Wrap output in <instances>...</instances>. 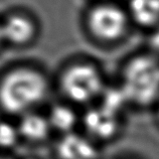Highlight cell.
<instances>
[{
	"label": "cell",
	"instance_id": "obj_1",
	"mask_svg": "<svg viewBox=\"0 0 159 159\" xmlns=\"http://www.w3.org/2000/svg\"><path fill=\"white\" fill-rule=\"evenodd\" d=\"M121 92L136 106L159 102V57L153 52H139L125 62Z\"/></svg>",
	"mask_w": 159,
	"mask_h": 159
},
{
	"label": "cell",
	"instance_id": "obj_2",
	"mask_svg": "<svg viewBox=\"0 0 159 159\" xmlns=\"http://www.w3.org/2000/svg\"><path fill=\"white\" fill-rule=\"evenodd\" d=\"M47 82L34 70L21 69L7 75L0 85V105L9 113H22L47 94Z\"/></svg>",
	"mask_w": 159,
	"mask_h": 159
},
{
	"label": "cell",
	"instance_id": "obj_3",
	"mask_svg": "<svg viewBox=\"0 0 159 159\" xmlns=\"http://www.w3.org/2000/svg\"><path fill=\"white\" fill-rule=\"evenodd\" d=\"M131 23L127 10L116 4L106 3L96 6L89 15L92 33L103 41L115 43L127 34Z\"/></svg>",
	"mask_w": 159,
	"mask_h": 159
},
{
	"label": "cell",
	"instance_id": "obj_4",
	"mask_svg": "<svg viewBox=\"0 0 159 159\" xmlns=\"http://www.w3.org/2000/svg\"><path fill=\"white\" fill-rule=\"evenodd\" d=\"M62 89L74 101L86 103L102 92L103 80L93 66L79 65L66 70L62 78Z\"/></svg>",
	"mask_w": 159,
	"mask_h": 159
},
{
	"label": "cell",
	"instance_id": "obj_5",
	"mask_svg": "<svg viewBox=\"0 0 159 159\" xmlns=\"http://www.w3.org/2000/svg\"><path fill=\"white\" fill-rule=\"evenodd\" d=\"M126 10L137 26L152 30L159 26V0H129Z\"/></svg>",
	"mask_w": 159,
	"mask_h": 159
},
{
	"label": "cell",
	"instance_id": "obj_6",
	"mask_svg": "<svg viewBox=\"0 0 159 159\" xmlns=\"http://www.w3.org/2000/svg\"><path fill=\"white\" fill-rule=\"evenodd\" d=\"M61 159H96L97 150L86 137L75 133H66L57 144Z\"/></svg>",
	"mask_w": 159,
	"mask_h": 159
},
{
	"label": "cell",
	"instance_id": "obj_7",
	"mask_svg": "<svg viewBox=\"0 0 159 159\" xmlns=\"http://www.w3.org/2000/svg\"><path fill=\"white\" fill-rule=\"evenodd\" d=\"M85 125L93 136L101 139L110 138L117 130L115 113L105 108L92 110L85 117Z\"/></svg>",
	"mask_w": 159,
	"mask_h": 159
},
{
	"label": "cell",
	"instance_id": "obj_8",
	"mask_svg": "<svg viewBox=\"0 0 159 159\" xmlns=\"http://www.w3.org/2000/svg\"><path fill=\"white\" fill-rule=\"evenodd\" d=\"M34 32L33 24L23 16L15 15L7 19L1 26L2 39L12 43H24L31 39Z\"/></svg>",
	"mask_w": 159,
	"mask_h": 159
},
{
	"label": "cell",
	"instance_id": "obj_9",
	"mask_svg": "<svg viewBox=\"0 0 159 159\" xmlns=\"http://www.w3.org/2000/svg\"><path fill=\"white\" fill-rule=\"evenodd\" d=\"M51 124L44 117L28 114L20 121L18 131L24 138L31 141H41L48 136Z\"/></svg>",
	"mask_w": 159,
	"mask_h": 159
},
{
	"label": "cell",
	"instance_id": "obj_10",
	"mask_svg": "<svg viewBox=\"0 0 159 159\" xmlns=\"http://www.w3.org/2000/svg\"><path fill=\"white\" fill-rule=\"evenodd\" d=\"M48 121L51 127L66 134L72 131L77 118L72 109L65 106H57L52 110Z\"/></svg>",
	"mask_w": 159,
	"mask_h": 159
},
{
	"label": "cell",
	"instance_id": "obj_11",
	"mask_svg": "<svg viewBox=\"0 0 159 159\" xmlns=\"http://www.w3.org/2000/svg\"><path fill=\"white\" fill-rule=\"evenodd\" d=\"M20 135L18 129L11 124L5 122L0 123V147L8 148L13 146Z\"/></svg>",
	"mask_w": 159,
	"mask_h": 159
},
{
	"label": "cell",
	"instance_id": "obj_12",
	"mask_svg": "<svg viewBox=\"0 0 159 159\" xmlns=\"http://www.w3.org/2000/svg\"><path fill=\"white\" fill-rule=\"evenodd\" d=\"M150 47H151V52L159 57V26L153 30V33L150 39Z\"/></svg>",
	"mask_w": 159,
	"mask_h": 159
},
{
	"label": "cell",
	"instance_id": "obj_13",
	"mask_svg": "<svg viewBox=\"0 0 159 159\" xmlns=\"http://www.w3.org/2000/svg\"><path fill=\"white\" fill-rule=\"evenodd\" d=\"M2 39V33H1V27H0V40Z\"/></svg>",
	"mask_w": 159,
	"mask_h": 159
},
{
	"label": "cell",
	"instance_id": "obj_14",
	"mask_svg": "<svg viewBox=\"0 0 159 159\" xmlns=\"http://www.w3.org/2000/svg\"><path fill=\"white\" fill-rule=\"evenodd\" d=\"M158 119H159V102H158Z\"/></svg>",
	"mask_w": 159,
	"mask_h": 159
},
{
	"label": "cell",
	"instance_id": "obj_15",
	"mask_svg": "<svg viewBox=\"0 0 159 159\" xmlns=\"http://www.w3.org/2000/svg\"><path fill=\"white\" fill-rule=\"evenodd\" d=\"M0 159H6V158H2V157H0Z\"/></svg>",
	"mask_w": 159,
	"mask_h": 159
}]
</instances>
